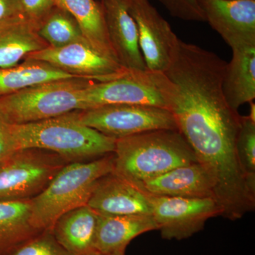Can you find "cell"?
<instances>
[{
    "label": "cell",
    "mask_w": 255,
    "mask_h": 255,
    "mask_svg": "<svg viewBox=\"0 0 255 255\" xmlns=\"http://www.w3.org/2000/svg\"><path fill=\"white\" fill-rule=\"evenodd\" d=\"M155 230H157V227L152 215L99 214L95 251L102 254L125 253L126 248L134 238Z\"/></svg>",
    "instance_id": "15"
},
{
    "label": "cell",
    "mask_w": 255,
    "mask_h": 255,
    "mask_svg": "<svg viewBox=\"0 0 255 255\" xmlns=\"http://www.w3.org/2000/svg\"><path fill=\"white\" fill-rule=\"evenodd\" d=\"M79 116L87 127L116 140L152 130H177L169 110L155 106H102L79 111Z\"/></svg>",
    "instance_id": "7"
},
{
    "label": "cell",
    "mask_w": 255,
    "mask_h": 255,
    "mask_svg": "<svg viewBox=\"0 0 255 255\" xmlns=\"http://www.w3.org/2000/svg\"><path fill=\"white\" fill-rule=\"evenodd\" d=\"M22 16L18 0H0V23Z\"/></svg>",
    "instance_id": "28"
},
{
    "label": "cell",
    "mask_w": 255,
    "mask_h": 255,
    "mask_svg": "<svg viewBox=\"0 0 255 255\" xmlns=\"http://www.w3.org/2000/svg\"><path fill=\"white\" fill-rule=\"evenodd\" d=\"M92 255H125V253H111V254H102V253H95Z\"/></svg>",
    "instance_id": "29"
},
{
    "label": "cell",
    "mask_w": 255,
    "mask_h": 255,
    "mask_svg": "<svg viewBox=\"0 0 255 255\" xmlns=\"http://www.w3.org/2000/svg\"><path fill=\"white\" fill-rule=\"evenodd\" d=\"M152 216L164 239H187L199 232L208 220L222 216L213 198L174 197L150 194Z\"/></svg>",
    "instance_id": "8"
},
{
    "label": "cell",
    "mask_w": 255,
    "mask_h": 255,
    "mask_svg": "<svg viewBox=\"0 0 255 255\" xmlns=\"http://www.w3.org/2000/svg\"><path fill=\"white\" fill-rule=\"evenodd\" d=\"M114 155L73 162L60 169L31 200V222L41 231L51 230L62 215L87 205L96 183L114 170Z\"/></svg>",
    "instance_id": "3"
},
{
    "label": "cell",
    "mask_w": 255,
    "mask_h": 255,
    "mask_svg": "<svg viewBox=\"0 0 255 255\" xmlns=\"http://www.w3.org/2000/svg\"><path fill=\"white\" fill-rule=\"evenodd\" d=\"M114 173L141 187L171 169L196 163L194 151L177 130H157L116 140Z\"/></svg>",
    "instance_id": "1"
},
{
    "label": "cell",
    "mask_w": 255,
    "mask_h": 255,
    "mask_svg": "<svg viewBox=\"0 0 255 255\" xmlns=\"http://www.w3.org/2000/svg\"><path fill=\"white\" fill-rule=\"evenodd\" d=\"M8 255H72L55 240L50 230L24 242Z\"/></svg>",
    "instance_id": "24"
},
{
    "label": "cell",
    "mask_w": 255,
    "mask_h": 255,
    "mask_svg": "<svg viewBox=\"0 0 255 255\" xmlns=\"http://www.w3.org/2000/svg\"><path fill=\"white\" fill-rule=\"evenodd\" d=\"M18 3L23 17L39 24L55 4V0H18Z\"/></svg>",
    "instance_id": "26"
},
{
    "label": "cell",
    "mask_w": 255,
    "mask_h": 255,
    "mask_svg": "<svg viewBox=\"0 0 255 255\" xmlns=\"http://www.w3.org/2000/svg\"><path fill=\"white\" fill-rule=\"evenodd\" d=\"M18 150L13 135L12 124L0 114V159Z\"/></svg>",
    "instance_id": "27"
},
{
    "label": "cell",
    "mask_w": 255,
    "mask_h": 255,
    "mask_svg": "<svg viewBox=\"0 0 255 255\" xmlns=\"http://www.w3.org/2000/svg\"><path fill=\"white\" fill-rule=\"evenodd\" d=\"M102 9L111 45L119 63L128 70H147L139 46L136 23L127 0H104Z\"/></svg>",
    "instance_id": "13"
},
{
    "label": "cell",
    "mask_w": 255,
    "mask_h": 255,
    "mask_svg": "<svg viewBox=\"0 0 255 255\" xmlns=\"http://www.w3.org/2000/svg\"><path fill=\"white\" fill-rule=\"evenodd\" d=\"M168 85L164 73L129 70L118 78L90 83L84 90L85 110L122 104L167 109Z\"/></svg>",
    "instance_id": "6"
},
{
    "label": "cell",
    "mask_w": 255,
    "mask_h": 255,
    "mask_svg": "<svg viewBox=\"0 0 255 255\" xmlns=\"http://www.w3.org/2000/svg\"><path fill=\"white\" fill-rule=\"evenodd\" d=\"M223 79V91L228 105L238 112L255 98V43L233 47Z\"/></svg>",
    "instance_id": "17"
},
{
    "label": "cell",
    "mask_w": 255,
    "mask_h": 255,
    "mask_svg": "<svg viewBox=\"0 0 255 255\" xmlns=\"http://www.w3.org/2000/svg\"><path fill=\"white\" fill-rule=\"evenodd\" d=\"M236 148L248 189L255 195V121L249 116L242 117Z\"/></svg>",
    "instance_id": "23"
},
{
    "label": "cell",
    "mask_w": 255,
    "mask_h": 255,
    "mask_svg": "<svg viewBox=\"0 0 255 255\" xmlns=\"http://www.w3.org/2000/svg\"><path fill=\"white\" fill-rule=\"evenodd\" d=\"M26 58L46 62L66 73L94 82L117 78L129 70L118 60L96 49L86 40L60 48L48 46Z\"/></svg>",
    "instance_id": "9"
},
{
    "label": "cell",
    "mask_w": 255,
    "mask_h": 255,
    "mask_svg": "<svg viewBox=\"0 0 255 255\" xmlns=\"http://www.w3.org/2000/svg\"><path fill=\"white\" fill-rule=\"evenodd\" d=\"M127 1L138 30L139 46L146 68L152 73H164L172 63L180 39L148 0Z\"/></svg>",
    "instance_id": "10"
},
{
    "label": "cell",
    "mask_w": 255,
    "mask_h": 255,
    "mask_svg": "<svg viewBox=\"0 0 255 255\" xmlns=\"http://www.w3.org/2000/svg\"><path fill=\"white\" fill-rule=\"evenodd\" d=\"M43 232L31 222V200L0 201V255Z\"/></svg>",
    "instance_id": "20"
},
{
    "label": "cell",
    "mask_w": 255,
    "mask_h": 255,
    "mask_svg": "<svg viewBox=\"0 0 255 255\" xmlns=\"http://www.w3.org/2000/svg\"><path fill=\"white\" fill-rule=\"evenodd\" d=\"M99 214L87 205L65 213L55 221L51 231L55 240L72 255H92L95 248Z\"/></svg>",
    "instance_id": "16"
},
{
    "label": "cell",
    "mask_w": 255,
    "mask_h": 255,
    "mask_svg": "<svg viewBox=\"0 0 255 255\" xmlns=\"http://www.w3.org/2000/svg\"><path fill=\"white\" fill-rule=\"evenodd\" d=\"M170 11L172 16L191 20L205 21V16L198 0H159Z\"/></svg>",
    "instance_id": "25"
},
{
    "label": "cell",
    "mask_w": 255,
    "mask_h": 255,
    "mask_svg": "<svg viewBox=\"0 0 255 255\" xmlns=\"http://www.w3.org/2000/svg\"><path fill=\"white\" fill-rule=\"evenodd\" d=\"M78 23L84 38L104 54L118 60L111 45L103 9L95 0H55ZM119 61V60H118Z\"/></svg>",
    "instance_id": "19"
},
{
    "label": "cell",
    "mask_w": 255,
    "mask_h": 255,
    "mask_svg": "<svg viewBox=\"0 0 255 255\" xmlns=\"http://www.w3.org/2000/svg\"><path fill=\"white\" fill-rule=\"evenodd\" d=\"M91 80L74 78L40 84L0 97V114L9 124L40 122L85 110L84 90Z\"/></svg>",
    "instance_id": "4"
},
{
    "label": "cell",
    "mask_w": 255,
    "mask_h": 255,
    "mask_svg": "<svg viewBox=\"0 0 255 255\" xmlns=\"http://www.w3.org/2000/svg\"><path fill=\"white\" fill-rule=\"evenodd\" d=\"M74 78H80L46 62L26 58L15 66L0 68V97L40 84Z\"/></svg>",
    "instance_id": "21"
},
{
    "label": "cell",
    "mask_w": 255,
    "mask_h": 255,
    "mask_svg": "<svg viewBox=\"0 0 255 255\" xmlns=\"http://www.w3.org/2000/svg\"><path fill=\"white\" fill-rule=\"evenodd\" d=\"M204 16L231 48L255 43V0H198Z\"/></svg>",
    "instance_id": "12"
},
{
    "label": "cell",
    "mask_w": 255,
    "mask_h": 255,
    "mask_svg": "<svg viewBox=\"0 0 255 255\" xmlns=\"http://www.w3.org/2000/svg\"><path fill=\"white\" fill-rule=\"evenodd\" d=\"M17 149L38 148L69 162L100 158L115 150L116 139L82 123L79 111L40 122L12 125Z\"/></svg>",
    "instance_id": "2"
},
{
    "label": "cell",
    "mask_w": 255,
    "mask_h": 255,
    "mask_svg": "<svg viewBox=\"0 0 255 255\" xmlns=\"http://www.w3.org/2000/svg\"><path fill=\"white\" fill-rule=\"evenodd\" d=\"M70 162L42 149L15 150L0 159V201L31 200Z\"/></svg>",
    "instance_id": "5"
},
{
    "label": "cell",
    "mask_w": 255,
    "mask_h": 255,
    "mask_svg": "<svg viewBox=\"0 0 255 255\" xmlns=\"http://www.w3.org/2000/svg\"><path fill=\"white\" fill-rule=\"evenodd\" d=\"M39 25L23 16L0 23V68L15 66L48 46L38 35Z\"/></svg>",
    "instance_id": "18"
},
{
    "label": "cell",
    "mask_w": 255,
    "mask_h": 255,
    "mask_svg": "<svg viewBox=\"0 0 255 255\" xmlns=\"http://www.w3.org/2000/svg\"><path fill=\"white\" fill-rule=\"evenodd\" d=\"M38 33L48 46L53 48L85 40L76 21L63 12H55L48 16L40 23Z\"/></svg>",
    "instance_id": "22"
},
{
    "label": "cell",
    "mask_w": 255,
    "mask_h": 255,
    "mask_svg": "<svg viewBox=\"0 0 255 255\" xmlns=\"http://www.w3.org/2000/svg\"><path fill=\"white\" fill-rule=\"evenodd\" d=\"M87 206L100 215H152L150 194L114 172L96 183Z\"/></svg>",
    "instance_id": "11"
},
{
    "label": "cell",
    "mask_w": 255,
    "mask_h": 255,
    "mask_svg": "<svg viewBox=\"0 0 255 255\" xmlns=\"http://www.w3.org/2000/svg\"><path fill=\"white\" fill-rule=\"evenodd\" d=\"M142 189L152 195L174 197L215 198L214 184L199 162L180 166L144 182Z\"/></svg>",
    "instance_id": "14"
}]
</instances>
